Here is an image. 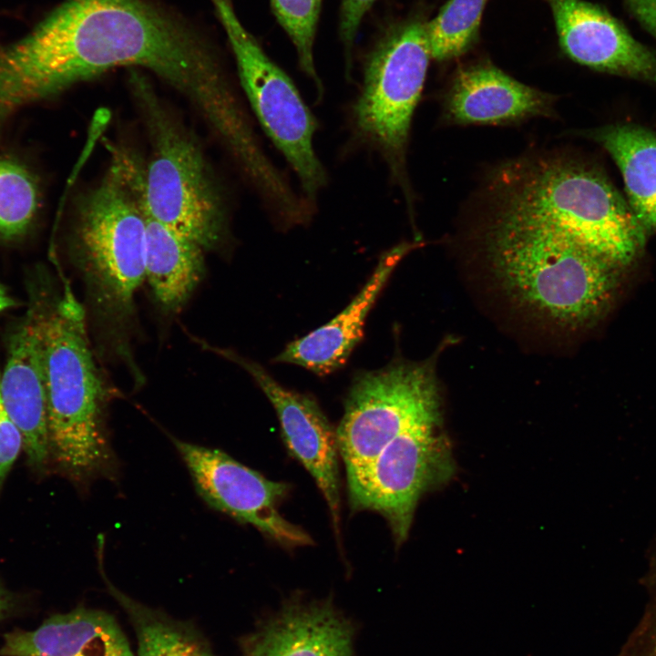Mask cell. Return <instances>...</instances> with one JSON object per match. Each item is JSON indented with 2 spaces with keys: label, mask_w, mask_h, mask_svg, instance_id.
<instances>
[{
  "label": "cell",
  "mask_w": 656,
  "mask_h": 656,
  "mask_svg": "<svg viewBox=\"0 0 656 656\" xmlns=\"http://www.w3.org/2000/svg\"><path fill=\"white\" fill-rule=\"evenodd\" d=\"M2 611H3V601H2V599H1V597H0V615H1Z\"/></svg>",
  "instance_id": "cell-29"
},
{
  "label": "cell",
  "mask_w": 656,
  "mask_h": 656,
  "mask_svg": "<svg viewBox=\"0 0 656 656\" xmlns=\"http://www.w3.org/2000/svg\"><path fill=\"white\" fill-rule=\"evenodd\" d=\"M417 243H400L380 256L360 292L333 319L288 343L275 362L292 364L318 375L343 367L364 336L366 317L399 261Z\"/></svg>",
  "instance_id": "cell-15"
},
{
  "label": "cell",
  "mask_w": 656,
  "mask_h": 656,
  "mask_svg": "<svg viewBox=\"0 0 656 656\" xmlns=\"http://www.w3.org/2000/svg\"><path fill=\"white\" fill-rule=\"evenodd\" d=\"M2 656H135L117 620L97 610L77 608L46 619L33 630L5 635Z\"/></svg>",
  "instance_id": "cell-17"
},
{
  "label": "cell",
  "mask_w": 656,
  "mask_h": 656,
  "mask_svg": "<svg viewBox=\"0 0 656 656\" xmlns=\"http://www.w3.org/2000/svg\"><path fill=\"white\" fill-rule=\"evenodd\" d=\"M656 561V560H655Z\"/></svg>",
  "instance_id": "cell-30"
},
{
  "label": "cell",
  "mask_w": 656,
  "mask_h": 656,
  "mask_svg": "<svg viewBox=\"0 0 656 656\" xmlns=\"http://www.w3.org/2000/svg\"><path fill=\"white\" fill-rule=\"evenodd\" d=\"M42 205L36 174L20 160L0 156V241L26 235Z\"/></svg>",
  "instance_id": "cell-22"
},
{
  "label": "cell",
  "mask_w": 656,
  "mask_h": 656,
  "mask_svg": "<svg viewBox=\"0 0 656 656\" xmlns=\"http://www.w3.org/2000/svg\"><path fill=\"white\" fill-rule=\"evenodd\" d=\"M128 82L150 146L148 160L138 165L147 215L205 251L219 248L229 236L228 216L201 148L137 68Z\"/></svg>",
  "instance_id": "cell-6"
},
{
  "label": "cell",
  "mask_w": 656,
  "mask_h": 656,
  "mask_svg": "<svg viewBox=\"0 0 656 656\" xmlns=\"http://www.w3.org/2000/svg\"><path fill=\"white\" fill-rule=\"evenodd\" d=\"M502 168L495 180L496 218L562 231L623 268L640 254L645 229L595 169L561 156Z\"/></svg>",
  "instance_id": "cell-4"
},
{
  "label": "cell",
  "mask_w": 656,
  "mask_h": 656,
  "mask_svg": "<svg viewBox=\"0 0 656 656\" xmlns=\"http://www.w3.org/2000/svg\"><path fill=\"white\" fill-rule=\"evenodd\" d=\"M243 656H354L351 628L328 604L292 605L249 640Z\"/></svg>",
  "instance_id": "cell-18"
},
{
  "label": "cell",
  "mask_w": 656,
  "mask_h": 656,
  "mask_svg": "<svg viewBox=\"0 0 656 656\" xmlns=\"http://www.w3.org/2000/svg\"><path fill=\"white\" fill-rule=\"evenodd\" d=\"M425 22L410 17L390 26L369 53L353 108L357 138L377 150L405 190L412 118L432 59Z\"/></svg>",
  "instance_id": "cell-7"
},
{
  "label": "cell",
  "mask_w": 656,
  "mask_h": 656,
  "mask_svg": "<svg viewBox=\"0 0 656 656\" xmlns=\"http://www.w3.org/2000/svg\"><path fill=\"white\" fill-rule=\"evenodd\" d=\"M22 448V434L7 413L0 395V488Z\"/></svg>",
  "instance_id": "cell-26"
},
{
  "label": "cell",
  "mask_w": 656,
  "mask_h": 656,
  "mask_svg": "<svg viewBox=\"0 0 656 656\" xmlns=\"http://www.w3.org/2000/svg\"><path fill=\"white\" fill-rule=\"evenodd\" d=\"M439 426L424 424L404 432L366 466L346 474L353 509L381 514L397 544L407 538L423 494L454 474L451 448Z\"/></svg>",
  "instance_id": "cell-10"
},
{
  "label": "cell",
  "mask_w": 656,
  "mask_h": 656,
  "mask_svg": "<svg viewBox=\"0 0 656 656\" xmlns=\"http://www.w3.org/2000/svg\"><path fill=\"white\" fill-rule=\"evenodd\" d=\"M43 364L50 451L77 481L110 475V393L92 351L85 310L68 287L47 306Z\"/></svg>",
  "instance_id": "cell-5"
},
{
  "label": "cell",
  "mask_w": 656,
  "mask_h": 656,
  "mask_svg": "<svg viewBox=\"0 0 656 656\" xmlns=\"http://www.w3.org/2000/svg\"><path fill=\"white\" fill-rule=\"evenodd\" d=\"M376 0H341L339 35L343 46L346 74L351 73L355 39L367 12Z\"/></svg>",
  "instance_id": "cell-25"
},
{
  "label": "cell",
  "mask_w": 656,
  "mask_h": 656,
  "mask_svg": "<svg viewBox=\"0 0 656 656\" xmlns=\"http://www.w3.org/2000/svg\"><path fill=\"white\" fill-rule=\"evenodd\" d=\"M323 0H270L271 9L291 39L297 54L300 69L322 94L313 56L314 40Z\"/></svg>",
  "instance_id": "cell-24"
},
{
  "label": "cell",
  "mask_w": 656,
  "mask_h": 656,
  "mask_svg": "<svg viewBox=\"0 0 656 656\" xmlns=\"http://www.w3.org/2000/svg\"><path fill=\"white\" fill-rule=\"evenodd\" d=\"M241 365L254 379L273 406L283 440L294 458L312 476L322 492L338 531L340 490L336 431L312 397L280 384L259 364L236 353L212 348Z\"/></svg>",
  "instance_id": "cell-12"
},
{
  "label": "cell",
  "mask_w": 656,
  "mask_h": 656,
  "mask_svg": "<svg viewBox=\"0 0 656 656\" xmlns=\"http://www.w3.org/2000/svg\"><path fill=\"white\" fill-rule=\"evenodd\" d=\"M639 23L656 38V0H623Z\"/></svg>",
  "instance_id": "cell-27"
},
{
  "label": "cell",
  "mask_w": 656,
  "mask_h": 656,
  "mask_svg": "<svg viewBox=\"0 0 656 656\" xmlns=\"http://www.w3.org/2000/svg\"><path fill=\"white\" fill-rule=\"evenodd\" d=\"M204 251L147 215L145 281L164 311L177 312L190 299L204 275Z\"/></svg>",
  "instance_id": "cell-19"
},
{
  "label": "cell",
  "mask_w": 656,
  "mask_h": 656,
  "mask_svg": "<svg viewBox=\"0 0 656 656\" xmlns=\"http://www.w3.org/2000/svg\"><path fill=\"white\" fill-rule=\"evenodd\" d=\"M553 101L552 96L480 62L457 72L446 97V112L460 124H498L547 116Z\"/></svg>",
  "instance_id": "cell-16"
},
{
  "label": "cell",
  "mask_w": 656,
  "mask_h": 656,
  "mask_svg": "<svg viewBox=\"0 0 656 656\" xmlns=\"http://www.w3.org/2000/svg\"><path fill=\"white\" fill-rule=\"evenodd\" d=\"M621 172L628 203L645 229L656 232V132L634 124L605 126L590 133Z\"/></svg>",
  "instance_id": "cell-20"
},
{
  "label": "cell",
  "mask_w": 656,
  "mask_h": 656,
  "mask_svg": "<svg viewBox=\"0 0 656 656\" xmlns=\"http://www.w3.org/2000/svg\"><path fill=\"white\" fill-rule=\"evenodd\" d=\"M227 34L240 81L262 129L313 202L326 183L313 147L317 122L289 76L240 21L231 0H210Z\"/></svg>",
  "instance_id": "cell-9"
},
{
  "label": "cell",
  "mask_w": 656,
  "mask_h": 656,
  "mask_svg": "<svg viewBox=\"0 0 656 656\" xmlns=\"http://www.w3.org/2000/svg\"><path fill=\"white\" fill-rule=\"evenodd\" d=\"M97 556L108 592L125 610L134 627L138 656H215L196 628L147 607L116 588L103 569V552L98 551Z\"/></svg>",
  "instance_id": "cell-21"
},
{
  "label": "cell",
  "mask_w": 656,
  "mask_h": 656,
  "mask_svg": "<svg viewBox=\"0 0 656 656\" xmlns=\"http://www.w3.org/2000/svg\"><path fill=\"white\" fill-rule=\"evenodd\" d=\"M200 497L211 507L253 526L284 547L313 544V538L279 512L289 487L266 478L226 453L173 438Z\"/></svg>",
  "instance_id": "cell-11"
},
{
  "label": "cell",
  "mask_w": 656,
  "mask_h": 656,
  "mask_svg": "<svg viewBox=\"0 0 656 656\" xmlns=\"http://www.w3.org/2000/svg\"><path fill=\"white\" fill-rule=\"evenodd\" d=\"M15 305L14 300L8 295L5 289L0 284V313Z\"/></svg>",
  "instance_id": "cell-28"
},
{
  "label": "cell",
  "mask_w": 656,
  "mask_h": 656,
  "mask_svg": "<svg viewBox=\"0 0 656 656\" xmlns=\"http://www.w3.org/2000/svg\"><path fill=\"white\" fill-rule=\"evenodd\" d=\"M487 1L448 0L433 19L425 22L432 59L456 58L475 44Z\"/></svg>",
  "instance_id": "cell-23"
},
{
  "label": "cell",
  "mask_w": 656,
  "mask_h": 656,
  "mask_svg": "<svg viewBox=\"0 0 656 656\" xmlns=\"http://www.w3.org/2000/svg\"><path fill=\"white\" fill-rule=\"evenodd\" d=\"M440 424L434 363L395 361L353 381L336 430L346 474L371 462L393 439L424 424Z\"/></svg>",
  "instance_id": "cell-8"
},
{
  "label": "cell",
  "mask_w": 656,
  "mask_h": 656,
  "mask_svg": "<svg viewBox=\"0 0 656 656\" xmlns=\"http://www.w3.org/2000/svg\"><path fill=\"white\" fill-rule=\"evenodd\" d=\"M563 52L573 61L656 83V53L637 41L602 6L585 0H548Z\"/></svg>",
  "instance_id": "cell-13"
},
{
  "label": "cell",
  "mask_w": 656,
  "mask_h": 656,
  "mask_svg": "<svg viewBox=\"0 0 656 656\" xmlns=\"http://www.w3.org/2000/svg\"><path fill=\"white\" fill-rule=\"evenodd\" d=\"M21 42L56 96L116 67H143L183 95L216 138L243 124L214 44L154 0H66Z\"/></svg>",
  "instance_id": "cell-1"
},
{
  "label": "cell",
  "mask_w": 656,
  "mask_h": 656,
  "mask_svg": "<svg viewBox=\"0 0 656 656\" xmlns=\"http://www.w3.org/2000/svg\"><path fill=\"white\" fill-rule=\"evenodd\" d=\"M146 233L138 158L116 151L101 179L77 200L71 250L97 325L128 359L135 295L145 282Z\"/></svg>",
  "instance_id": "cell-3"
},
{
  "label": "cell",
  "mask_w": 656,
  "mask_h": 656,
  "mask_svg": "<svg viewBox=\"0 0 656 656\" xmlns=\"http://www.w3.org/2000/svg\"><path fill=\"white\" fill-rule=\"evenodd\" d=\"M486 250L507 295L561 328L599 321L620 288L623 267L555 229L495 217Z\"/></svg>",
  "instance_id": "cell-2"
},
{
  "label": "cell",
  "mask_w": 656,
  "mask_h": 656,
  "mask_svg": "<svg viewBox=\"0 0 656 656\" xmlns=\"http://www.w3.org/2000/svg\"><path fill=\"white\" fill-rule=\"evenodd\" d=\"M47 306H30L10 336L7 358L0 374V395L20 430L24 450L35 465L50 452L45 373L44 324Z\"/></svg>",
  "instance_id": "cell-14"
}]
</instances>
